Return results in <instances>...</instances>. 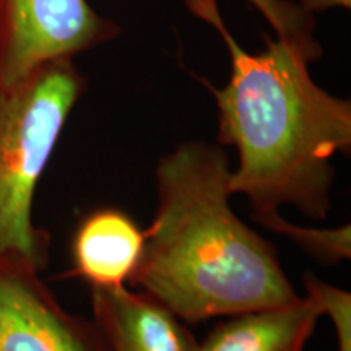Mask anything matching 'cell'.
Returning <instances> with one entry per match:
<instances>
[{
	"mask_svg": "<svg viewBox=\"0 0 351 351\" xmlns=\"http://www.w3.org/2000/svg\"><path fill=\"white\" fill-rule=\"evenodd\" d=\"M0 351H109L93 319L69 313L41 270L0 257Z\"/></svg>",
	"mask_w": 351,
	"mask_h": 351,
	"instance_id": "5",
	"label": "cell"
},
{
	"mask_svg": "<svg viewBox=\"0 0 351 351\" xmlns=\"http://www.w3.org/2000/svg\"><path fill=\"white\" fill-rule=\"evenodd\" d=\"M257 8L276 38H314V16L291 0H247Z\"/></svg>",
	"mask_w": 351,
	"mask_h": 351,
	"instance_id": "11",
	"label": "cell"
},
{
	"mask_svg": "<svg viewBox=\"0 0 351 351\" xmlns=\"http://www.w3.org/2000/svg\"><path fill=\"white\" fill-rule=\"evenodd\" d=\"M121 34L88 0H0V86L44 64L75 59Z\"/></svg>",
	"mask_w": 351,
	"mask_h": 351,
	"instance_id": "4",
	"label": "cell"
},
{
	"mask_svg": "<svg viewBox=\"0 0 351 351\" xmlns=\"http://www.w3.org/2000/svg\"><path fill=\"white\" fill-rule=\"evenodd\" d=\"M302 10L314 15V13H324L332 8H350L351 0H295Z\"/></svg>",
	"mask_w": 351,
	"mask_h": 351,
	"instance_id": "12",
	"label": "cell"
},
{
	"mask_svg": "<svg viewBox=\"0 0 351 351\" xmlns=\"http://www.w3.org/2000/svg\"><path fill=\"white\" fill-rule=\"evenodd\" d=\"M252 219L271 232L288 238L306 256L322 265H339L351 257V226L340 225L335 228L301 226L288 221L280 212L252 215Z\"/></svg>",
	"mask_w": 351,
	"mask_h": 351,
	"instance_id": "9",
	"label": "cell"
},
{
	"mask_svg": "<svg viewBox=\"0 0 351 351\" xmlns=\"http://www.w3.org/2000/svg\"><path fill=\"white\" fill-rule=\"evenodd\" d=\"M306 296L319 306L322 315L330 319L337 339V350L351 351V293L333 287L313 271L302 275Z\"/></svg>",
	"mask_w": 351,
	"mask_h": 351,
	"instance_id": "10",
	"label": "cell"
},
{
	"mask_svg": "<svg viewBox=\"0 0 351 351\" xmlns=\"http://www.w3.org/2000/svg\"><path fill=\"white\" fill-rule=\"evenodd\" d=\"M155 218L129 285L182 322L199 324L296 301L276 247L231 208L225 148L184 142L156 165Z\"/></svg>",
	"mask_w": 351,
	"mask_h": 351,
	"instance_id": "2",
	"label": "cell"
},
{
	"mask_svg": "<svg viewBox=\"0 0 351 351\" xmlns=\"http://www.w3.org/2000/svg\"><path fill=\"white\" fill-rule=\"evenodd\" d=\"M145 230L119 208L88 213L70 244L72 270L91 288L116 289L130 282L143 252Z\"/></svg>",
	"mask_w": 351,
	"mask_h": 351,
	"instance_id": "7",
	"label": "cell"
},
{
	"mask_svg": "<svg viewBox=\"0 0 351 351\" xmlns=\"http://www.w3.org/2000/svg\"><path fill=\"white\" fill-rule=\"evenodd\" d=\"M322 317L307 296L267 309L231 315L200 341V351H304Z\"/></svg>",
	"mask_w": 351,
	"mask_h": 351,
	"instance_id": "8",
	"label": "cell"
},
{
	"mask_svg": "<svg viewBox=\"0 0 351 351\" xmlns=\"http://www.w3.org/2000/svg\"><path fill=\"white\" fill-rule=\"evenodd\" d=\"M85 88L72 59L0 86V257L23 258L41 271L49 263L51 234L34 223V194Z\"/></svg>",
	"mask_w": 351,
	"mask_h": 351,
	"instance_id": "3",
	"label": "cell"
},
{
	"mask_svg": "<svg viewBox=\"0 0 351 351\" xmlns=\"http://www.w3.org/2000/svg\"><path fill=\"white\" fill-rule=\"evenodd\" d=\"M186 5L217 29L230 56L226 85L204 83L217 104L218 142L238 155L231 195H244L252 215L295 207L314 221L327 219L332 160L351 150V103L311 75L320 44L315 38H275L252 54L231 34L217 0H186Z\"/></svg>",
	"mask_w": 351,
	"mask_h": 351,
	"instance_id": "1",
	"label": "cell"
},
{
	"mask_svg": "<svg viewBox=\"0 0 351 351\" xmlns=\"http://www.w3.org/2000/svg\"><path fill=\"white\" fill-rule=\"evenodd\" d=\"M91 311L109 351H200L182 320L140 289L91 288Z\"/></svg>",
	"mask_w": 351,
	"mask_h": 351,
	"instance_id": "6",
	"label": "cell"
}]
</instances>
